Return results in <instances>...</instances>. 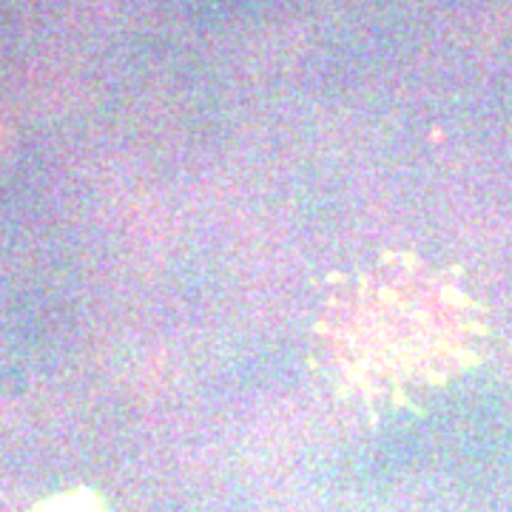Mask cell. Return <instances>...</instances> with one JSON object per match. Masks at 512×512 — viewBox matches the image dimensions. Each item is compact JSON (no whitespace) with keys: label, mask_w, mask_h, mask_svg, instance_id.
<instances>
[{"label":"cell","mask_w":512,"mask_h":512,"mask_svg":"<svg viewBox=\"0 0 512 512\" xmlns=\"http://www.w3.org/2000/svg\"><path fill=\"white\" fill-rule=\"evenodd\" d=\"M316 339L342 390L373 407H399L476 365L487 316L450 271L390 254L336 285Z\"/></svg>","instance_id":"1"},{"label":"cell","mask_w":512,"mask_h":512,"mask_svg":"<svg viewBox=\"0 0 512 512\" xmlns=\"http://www.w3.org/2000/svg\"><path fill=\"white\" fill-rule=\"evenodd\" d=\"M32 512H109V507L103 495H97L89 487H74L43 498Z\"/></svg>","instance_id":"2"}]
</instances>
